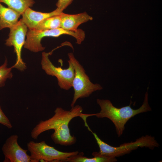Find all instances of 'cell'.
Segmentation results:
<instances>
[{"label":"cell","mask_w":162,"mask_h":162,"mask_svg":"<svg viewBox=\"0 0 162 162\" xmlns=\"http://www.w3.org/2000/svg\"><path fill=\"white\" fill-rule=\"evenodd\" d=\"M61 14L45 19L40 22L34 29L43 30L61 28Z\"/></svg>","instance_id":"cell-15"},{"label":"cell","mask_w":162,"mask_h":162,"mask_svg":"<svg viewBox=\"0 0 162 162\" xmlns=\"http://www.w3.org/2000/svg\"><path fill=\"white\" fill-rule=\"evenodd\" d=\"M62 12L56 9L50 12L43 13L36 11L28 8L22 14L21 19L29 29H34L45 19L60 14Z\"/></svg>","instance_id":"cell-10"},{"label":"cell","mask_w":162,"mask_h":162,"mask_svg":"<svg viewBox=\"0 0 162 162\" xmlns=\"http://www.w3.org/2000/svg\"><path fill=\"white\" fill-rule=\"evenodd\" d=\"M82 152L68 158L64 162H115L117 161L116 158L94 156L93 158H88L84 156Z\"/></svg>","instance_id":"cell-13"},{"label":"cell","mask_w":162,"mask_h":162,"mask_svg":"<svg viewBox=\"0 0 162 162\" xmlns=\"http://www.w3.org/2000/svg\"><path fill=\"white\" fill-rule=\"evenodd\" d=\"M92 132L100 149L99 152H94L92 153L93 156L116 158L129 153L139 147H145L152 149L159 146L154 137L147 135L136 139L134 142L125 143L118 147L112 146L101 140L95 133Z\"/></svg>","instance_id":"cell-3"},{"label":"cell","mask_w":162,"mask_h":162,"mask_svg":"<svg viewBox=\"0 0 162 162\" xmlns=\"http://www.w3.org/2000/svg\"><path fill=\"white\" fill-rule=\"evenodd\" d=\"M73 0H58L56 4V9L62 12L72 2Z\"/></svg>","instance_id":"cell-17"},{"label":"cell","mask_w":162,"mask_h":162,"mask_svg":"<svg viewBox=\"0 0 162 162\" xmlns=\"http://www.w3.org/2000/svg\"><path fill=\"white\" fill-rule=\"evenodd\" d=\"M68 56L74 69L72 87L74 93L70 104L72 108L74 106L78 99L88 97L93 92L102 89L103 87L99 84H94L91 82L84 68L76 59L73 53H68Z\"/></svg>","instance_id":"cell-4"},{"label":"cell","mask_w":162,"mask_h":162,"mask_svg":"<svg viewBox=\"0 0 162 162\" xmlns=\"http://www.w3.org/2000/svg\"><path fill=\"white\" fill-rule=\"evenodd\" d=\"M8 38L6 40L5 45L8 46H13L14 52L16 55V63L12 67L21 71L26 69V63L21 57V51L24 46L25 38L28 32V27L21 19L17 23L10 28Z\"/></svg>","instance_id":"cell-7"},{"label":"cell","mask_w":162,"mask_h":162,"mask_svg":"<svg viewBox=\"0 0 162 162\" xmlns=\"http://www.w3.org/2000/svg\"><path fill=\"white\" fill-rule=\"evenodd\" d=\"M51 52H42L41 62L42 68L47 74L56 78L61 88L68 90L72 87L74 75V66L69 59L68 61L69 66L67 68L63 69L61 67L55 66L49 58Z\"/></svg>","instance_id":"cell-6"},{"label":"cell","mask_w":162,"mask_h":162,"mask_svg":"<svg viewBox=\"0 0 162 162\" xmlns=\"http://www.w3.org/2000/svg\"><path fill=\"white\" fill-rule=\"evenodd\" d=\"M54 29L43 30L36 29H29L24 47L33 52L42 51L45 48L42 46L41 43L42 39L46 37H54Z\"/></svg>","instance_id":"cell-9"},{"label":"cell","mask_w":162,"mask_h":162,"mask_svg":"<svg viewBox=\"0 0 162 162\" xmlns=\"http://www.w3.org/2000/svg\"><path fill=\"white\" fill-rule=\"evenodd\" d=\"M0 123L9 128H11L12 127L10 122L2 111L0 106Z\"/></svg>","instance_id":"cell-18"},{"label":"cell","mask_w":162,"mask_h":162,"mask_svg":"<svg viewBox=\"0 0 162 162\" xmlns=\"http://www.w3.org/2000/svg\"><path fill=\"white\" fill-rule=\"evenodd\" d=\"M97 103L101 110L98 113L88 114L89 117L95 116L98 118H106L113 123L118 137L123 134L125 125L131 118L138 114L151 110L148 102V94L147 92L142 105L139 108L133 109L130 105L120 108L114 106L111 102L107 99H97Z\"/></svg>","instance_id":"cell-2"},{"label":"cell","mask_w":162,"mask_h":162,"mask_svg":"<svg viewBox=\"0 0 162 162\" xmlns=\"http://www.w3.org/2000/svg\"><path fill=\"white\" fill-rule=\"evenodd\" d=\"M0 2L4 3L21 15L27 8L32 6L35 2L33 0H0Z\"/></svg>","instance_id":"cell-14"},{"label":"cell","mask_w":162,"mask_h":162,"mask_svg":"<svg viewBox=\"0 0 162 162\" xmlns=\"http://www.w3.org/2000/svg\"><path fill=\"white\" fill-rule=\"evenodd\" d=\"M61 16V28L72 31H76L80 25L93 19L92 17L86 12L75 14H68L62 12Z\"/></svg>","instance_id":"cell-11"},{"label":"cell","mask_w":162,"mask_h":162,"mask_svg":"<svg viewBox=\"0 0 162 162\" xmlns=\"http://www.w3.org/2000/svg\"><path fill=\"white\" fill-rule=\"evenodd\" d=\"M8 62L6 59L4 64L0 66V87L4 86L5 82L13 76L11 72L13 67H7Z\"/></svg>","instance_id":"cell-16"},{"label":"cell","mask_w":162,"mask_h":162,"mask_svg":"<svg viewBox=\"0 0 162 162\" xmlns=\"http://www.w3.org/2000/svg\"><path fill=\"white\" fill-rule=\"evenodd\" d=\"M82 107L79 105L74 106L70 110L57 107L52 117L47 120L41 121L33 129L31 133L32 137L36 139L43 132L53 130L54 131L51 138L55 144L66 146L74 144L76 139L71 135L68 125L73 118L78 116L82 119L85 125L88 124L86 114L82 113Z\"/></svg>","instance_id":"cell-1"},{"label":"cell","mask_w":162,"mask_h":162,"mask_svg":"<svg viewBox=\"0 0 162 162\" xmlns=\"http://www.w3.org/2000/svg\"><path fill=\"white\" fill-rule=\"evenodd\" d=\"M20 15L15 10L4 7L0 2V30L10 28L16 24Z\"/></svg>","instance_id":"cell-12"},{"label":"cell","mask_w":162,"mask_h":162,"mask_svg":"<svg viewBox=\"0 0 162 162\" xmlns=\"http://www.w3.org/2000/svg\"><path fill=\"white\" fill-rule=\"evenodd\" d=\"M18 137L12 135L6 140L2 150L4 156V162H32L28 150L22 148L18 143Z\"/></svg>","instance_id":"cell-8"},{"label":"cell","mask_w":162,"mask_h":162,"mask_svg":"<svg viewBox=\"0 0 162 162\" xmlns=\"http://www.w3.org/2000/svg\"><path fill=\"white\" fill-rule=\"evenodd\" d=\"M32 162H64L69 157L76 155L78 151L64 152L47 145L44 141L40 142L30 141L27 144Z\"/></svg>","instance_id":"cell-5"}]
</instances>
